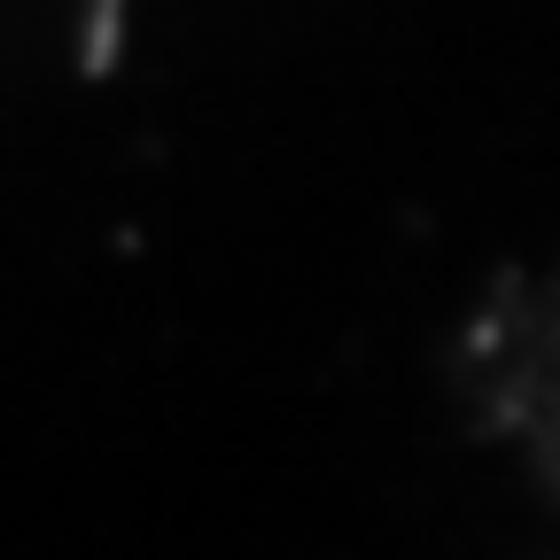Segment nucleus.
I'll return each instance as SVG.
<instances>
[{"label":"nucleus","instance_id":"obj_1","mask_svg":"<svg viewBox=\"0 0 560 560\" xmlns=\"http://www.w3.org/2000/svg\"><path fill=\"white\" fill-rule=\"evenodd\" d=\"M490 359H499V405L514 420V436L529 444V459L560 482V280L529 289L499 342H490Z\"/></svg>","mask_w":560,"mask_h":560}]
</instances>
